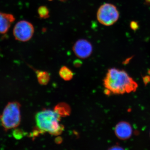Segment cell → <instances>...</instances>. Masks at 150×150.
<instances>
[{
    "mask_svg": "<svg viewBox=\"0 0 150 150\" xmlns=\"http://www.w3.org/2000/svg\"><path fill=\"white\" fill-rule=\"evenodd\" d=\"M35 73L37 75L38 81L40 84L46 85L48 83L50 80L49 73L45 71L39 70H35Z\"/></svg>",
    "mask_w": 150,
    "mask_h": 150,
    "instance_id": "10",
    "label": "cell"
},
{
    "mask_svg": "<svg viewBox=\"0 0 150 150\" xmlns=\"http://www.w3.org/2000/svg\"><path fill=\"white\" fill-rule=\"evenodd\" d=\"M15 20L13 15L0 12V34L6 33Z\"/></svg>",
    "mask_w": 150,
    "mask_h": 150,
    "instance_id": "8",
    "label": "cell"
},
{
    "mask_svg": "<svg viewBox=\"0 0 150 150\" xmlns=\"http://www.w3.org/2000/svg\"><path fill=\"white\" fill-rule=\"evenodd\" d=\"M143 81L145 85L146 86L150 82V76H146L143 77Z\"/></svg>",
    "mask_w": 150,
    "mask_h": 150,
    "instance_id": "14",
    "label": "cell"
},
{
    "mask_svg": "<svg viewBox=\"0 0 150 150\" xmlns=\"http://www.w3.org/2000/svg\"><path fill=\"white\" fill-rule=\"evenodd\" d=\"M54 111L61 117H67L70 115L71 107L65 103H61L56 105L54 108Z\"/></svg>",
    "mask_w": 150,
    "mask_h": 150,
    "instance_id": "9",
    "label": "cell"
},
{
    "mask_svg": "<svg viewBox=\"0 0 150 150\" xmlns=\"http://www.w3.org/2000/svg\"><path fill=\"white\" fill-rule=\"evenodd\" d=\"M145 1L147 4H150V0H145Z\"/></svg>",
    "mask_w": 150,
    "mask_h": 150,
    "instance_id": "16",
    "label": "cell"
},
{
    "mask_svg": "<svg viewBox=\"0 0 150 150\" xmlns=\"http://www.w3.org/2000/svg\"><path fill=\"white\" fill-rule=\"evenodd\" d=\"M38 13L40 18L46 19L49 17V11L46 6H41L38 9Z\"/></svg>",
    "mask_w": 150,
    "mask_h": 150,
    "instance_id": "12",
    "label": "cell"
},
{
    "mask_svg": "<svg viewBox=\"0 0 150 150\" xmlns=\"http://www.w3.org/2000/svg\"><path fill=\"white\" fill-rule=\"evenodd\" d=\"M34 32L33 25L29 22L22 20L15 25L13 35L16 40L21 42H26L32 38Z\"/></svg>",
    "mask_w": 150,
    "mask_h": 150,
    "instance_id": "5",
    "label": "cell"
},
{
    "mask_svg": "<svg viewBox=\"0 0 150 150\" xmlns=\"http://www.w3.org/2000/svg\"><path fill=\"white\" fill-rule=\"evenodd\" d=\"M21 121V105L17 101L9 102L0 114V122L4 131L16 128Z\"/></svg>",
    "mask_w": 150,
    "mask_h": 150,
    "instance_id": "3",
    "label": "cell"
},
{
    "mask_svg": "<svg viewBox=\"0 0 150 150\" xmlns=\"http://www.w3.org/2000/svg\"><path fill=\"white\" fill-rule=\"evenodd\" d=\"M148 73H149V74L150 75V70H149V71H148Z\"/></svg>",
    "mask_w": 150,
    "mask_h": 150,
    "instance_id": "18",
    "label": "cell"
},
{
    "mask_svg": "<svg viewBox=\"0 0 150 150\" xmlns=\"http://www.w3.org/2000/svg\"><path fill=\"white\" fill-rule=\"evenodd\" d=\"M74 53L78 57L85 59L91 55L93 51V46L88 40L80 39L75 43L73 47Z\"/></svg>",
    "mask_w": 150,
    "mask_h": 150,
    "instance_id": "6",
    "label": "cell"
},
{
    "mask_svg": "<svg viewBox=\"0 0 150 150\" xmlns=\"http://www.w3.org/2000/svg\"><path fill=\"white\" fill-rule=\"evenodd\" d=\"M115 133L116 137L121 140L129 139L132 136L133 130L131 125L126 121H121L115 126Z\"/></svg>",
    "mask_w": 150,
    "mask_h": 150,
    "instance_id": "7",
    "label": "cell"
},
{
    "mask_svg": "<svg viewBox=\"0 0 150 150\" xmlns=\"http://www.w3.org/2000/svg\"><path fill=\"white\" fill-rule=\"evenodd\" d=\"M59 1H61L62 2H65L67 0H59Z\"/></svg>",
    "mask_w": 150,
    "mask_h": 150,
    "instance_id": "17",
    "label": "cell"
},
{
    "mask_svg": "<svg viewBox=\"0 0 150 150\" xmlns=\"http://www.w3.org/2000/svg\"><path fill=\"white\" fill-rule=\"evenodd\" d=\"M60 77L64 80L70 81L74 77V73L69 69L65 66L62 67L59 72Z\"/></svg>",
    "mask_w": 150,
    "mask_h": 150,
    "instance_id": "11",
    "label": "cell"
},
{
    "mask_svg": "<svg viewBox=\"0 0 150 150\" xmlns=\"http://www.w3.org/2000/svg\"><path fill=\"white\" fill-rule=\"evenodd\" d=\"M130 27L131 29L133 30L134 31H136L139 29V23L135 21H132L130 23Z\"/></svg>",
    "mask_w": 150,
    "mask_h": 150,
    "instance_id": "13",
    "label": "cell"
},
{
    "mask_svg": "<svg viewBox=\"0 0 150 150\" xmlns=\"http://www.w3.org/2000/svg\"><path fill=\"white\" fill-rule=\"evenodd\" d=\"M61 117L54 110H41L35 115L38 129L42 133L47 132L54 136L60 135L64 130V126L60 123Z\"/></svg>",
    "mask_w": 150,
    "mask_h": 150,
    "instance_id": "2",
    "label": "cell"
},
{
    "mask_svg": "<svg viewBox=\"0 0 150 150\" xmlns=\"http://www.w3.org/2000/svg\"><path fill=\"white\" fill-rule=\"evenodd\" d=\"M110 150H123L124 149L123 148L119 146H114L112 147V148L109 149Z\"/></svg>",
    "mask_w": 150,
    "mask_h": 150,
    "instance_id": "15",
    "label": "cell"
},
{
    "mask_svg": "<svg viewBox=\"0 0 150 150\" xmlns=\"http://www.w3.org/2000/svg\"><path fill=\"white\" fill-rule=\"evenodd\" d=\"M119 11L114 5L105 3L100 7L97 13V18L100 23L105 26H110L119 18Z\"/></svg>",
    "mask_w": 150,
    "mask_h": 150,
    "instance_id": "4",
    "label": "cell"
},
{
    "mask_svg": "<svg viewBox=\"0 0 150 150\" xmlns=\"http://www.w3.org/2000/svg\"><path fill=\"white\" fill-rule=\"evenodd\" d=\"M103 85L110 93L117 94L135 92L138 86L125 71L115 68L108 70L103 80Z\"/></svg>",
    "mask_w": 150,
    "mask_h": 150,
    "instance_id": "1",
    "label": "cell"
}]
</instances>
